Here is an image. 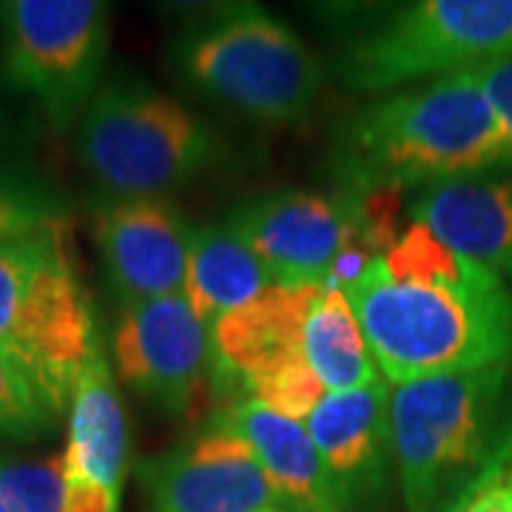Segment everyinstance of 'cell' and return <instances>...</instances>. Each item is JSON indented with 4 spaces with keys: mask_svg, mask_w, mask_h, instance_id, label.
Here are the masks:
<instances>
[{
    "mask_svg": "<svg viewBox=\"0 0 512 512\" xmlns=\"http://www.w3.org/2000/svg\"><path fill=\"white\" fill-rule=\"evenodd\" d=\"M57 416L43 402L32 379L6 353H0V436L37 439L55 427Z\"/></svg>",
    "mask_w": 512,
    "mask_h": 512,
    "instance_id": "7402d4cb",
    "label": "cell"
},
{
    "mask_svg": "<svg viewBox=\"0 0 512 512\" xmlns=\"http://www.w3.org/2000/svg\"><path fill=\"white\" fill-rule=\"evenodd\" d=\"M225 222L259 256L274 285L328 288L339 259L370 242L365 205L342 194L274 191L239 202Z\"/></svg>",
    "mask_w": 512,
    "mask_h": 512,
    "instance_id": "30bf717a",
    "label": "cell"
},
{
    "mask_svg": "<svg viewBox=\"0 0 512 512\" xmlns=\"http://www.w3.org/2000/svg\"><path fill=\"white\" fill-rule=\"evenodd\" d=\"M308 367L328 393H345L382 382L365 333L339 288H319L305 330Z\"/></svg>",
    "mask_w": 512,
    "mask_h": 512,
    "instance_id": "d6986e66",
    "label": "cell"
},
{
    "mask_svg": "<svg viewBox=\"0 0 512 512\" xmlns=\"http://www.w3.org/2000/svg\"><path fill=\"white\" fill-rule=\"evenodd\" d=\"M63 458V512H120L128 476L126 407L100 348L77 376Z\"/></svg>",
    "mask_w": 512,
    "mask_h": 512,
    "instance_id": "9a60e30c",
    "label": "cell"
},
{
    "mask_svg": "<svg viewBox=\"0 0 512 512\" xmlns=\"http://www.w3.org/2000/svg\"><path fill=\"white\" fill-rule=\"evenodd\" d=\"M120 382L165 416H185L211 376V328L185 293L120 311L111 336Z\"/></svg>",
    "mask_w": 512,
    "mask_h": 512,
    "instance_id": "8fae6325",
    "label": "cell"
},
{
    "mask_svg": "<svg viewBox=\"0 0 512 512\" xmlns=\"http://www.w3.org/2000/svg\"><path fill=\"white\" fill-rule=\"evenodd\" d=\"M146 512H265L282 507L248 444L211 419L137 467Z\"/></svg>",
    "mask_w": 512,
    "mask_h": 512,
    "instance_id": "7c38bea8",
    "label": "cell"
},
{
    "mask_svg": "<svg viewBox=\"0 0 512 512\" xmlns=\"http://www.w3.org/2000/svg\"><path fill=\"white\" fill-rule=\"evenodd\" d=\"M265 512H291V510H285V507H274V510H265Z\"/></svg>",
    "mask_w": 512,
    "mask_h": 512,
    "instance_id": "d4e9b609",
    "label": "cell"
},
{
    "mask_svg": "<svg viewBox=\"0 0 512 512\" xmlns=\"http://www.w3.org/2000/svg\"><path fill=\"white\" fill-rule=\"evenodd\" d=\"M69 225V208L32 171L0 160V245Z\"/></svg>",
    "mask_w": 512,
    "mask_h": 512,
    "instance_id": "ffe728a7",
    "label": "cell"
},
{
    "mask_svg": "<svg viewBox=\"0 0 512 512\" xmlns=\"http://www.w3.org/2000/svg\"><path fill=\"white\" fill-rule=\"evenodd\" d=\"M202 117L137 77L97 86L77 123V157L106 197H165L220 157Z\"/></svg>",
    "mask_w": 512,
    "mask_h": 512,
    "instance_id": "52a82bcc",
    "label": "cell"
},
{
    "mask_svg": "<svg viewBox=\"0 0 512 512\" xmlns=\"http://www.w3.org/2000/svg\"><path fill=\"white\" fill-rule=\"evenodd\" d=\"M407 214L512 288V168L421 191Z\"/></svg>",
    "mask_w": 512,
    "mask_h": 512,
    "instance_id": "2e32d148",
    "label": "cell"
},
{
    "mask_svg": "<svg viewBox=\"0 0 512 512\" xmlns=\"http://www.w3.org/2000/svg\"><path fill=\"white\" fill-rule=\"evenodd\" d=\"M214 421L248 444L285 510L350 512L302 421L276 416L274 410L256 402L220 407Z\"/></svg>",
    "mask_w": 512,
    "mask_h": 512,
    "instance_id": "e0dca14e",
    "label": "cell"
},
{
    "mask_svg": "<svg viewBox=\"0 0 512 512\" xmlns=\"http://www.w3.org/2000/svg\"><path fill=\"white\" fill-rule=\"evenodd\" d=\"M0 512H6V510H3V507H0Z\"/></svg>",
    "mask_w": 512,
    "mask_h": 512,
    "instance_id": "484cf974",
    "label": "cell"
},
{
    "mask_svg": "<svg viewBox=\"0 0 512 512\" xmlns=\"http://www.w3.org/2000/svg\"><path fill=\"white\" fill-rule=\"evenodd\" d=\"M493 171H507V154L476 69L373 97L339 126L330 148V174L353 202Z\"/></svg>",
    "mask_w": 512,
    "mask_h": 512,
    "instance_id": "7a4b0ae2",
    "label": "cell"
},
{
    "mask_svg": "<svg viewBox=\"0 0 512 512\" xmlns=\"http://www.w3.org/2000/svg\"><path fill=\"white\" fill-rule=\"evenodd\" d=\"M450 512H512V439Z\"/></svg>",
    "mask_w": 512,
    "mask_h": 512,
    "instance_id": "603a6c76",
    "label": "cell"
},
{
    "mask_svg": "<svg viewBox=\"0 0 512 512\" xmlns=\"http://www.w3.org/2000/svg\"><path fill=\"white\" fill-rule=\"evenodd\" d=\"M353 18L333 66L350 92L379 97L512 55V0H413Z\"/></svg>",
    "mask_w": 512,
    "mask_h": 512,
    "instance_id": "5b68a950",
    "label": "cell"
},
{
    "mask_svg": "<svg viewBox=\"0 0 512 512\" xmlns=\"http://www.w3.org/2000/svg\"><path fill=\"white\" fill-rule=\"evenodd\" d=\"M342 293L387 384L512 365V288L419 222L373 228Z\"/></svg>",
    "mask_w": 512,
    "mask_h": 512,
    "instance_id": "6da1fadb",
    "label": "cell"
},
{
    "mask_svg": "<svg viewBox=\"0 0 512 512\" xmlns=\"http://www.w3.org/2000/svg\"><path fill=\"white\" fill-rule=\"evenodd\" d=\"M69 225L0 245V353L63 416L83 367L103 348Z\"/></svg>",
    "mask_w": 512,
    "mask_h": 512,
    "instance_id": "277c9868",
    "label": "cell"
},
{
    "mask_svg": "<svg viewBox=\"0 0 512 512\" xmlns=\"http://www.w3.org/2000/svg\"><path fill=\"white\" fill-rule=\"evenodd\" d=\"M478 83L487 94V103L493 109L501 140H504V154H507V168H512V55L504 60H495L490 66H481Z\"/></svg>",
    "mask_w": 512,
    "mask_h": 512,
    "instance_id": "cb8c5ba5",
    "label": "cell"
},
{
    "mask_svg": "<svg viewBox=\"0 0 512 512\" xmlns=\"http://www.w3.org/2000/svg\"><path fill=\"white\" fill-rule=\"evenodd\" d=\"M171 57L197 92L265 126L305 120L325 86L308 43L254 3H228L194 18Z\"/></svg>",
    "mask_w": 512,
    "mask_h": 512,
    "instance_id": "8992f818",
    "label": "cell"
},
{
    "mask_svg": "<svg viewBox=\"0 0 512 512\" xmlns=\"http://www.w3.org/2000/svg\"><path fill=\"white\" fill-rule=\"evenodd\" d=\"M402 512H450L512 439V365L390 384Z\"/></svg>",
    "mask_w": 512,
    "mask_h": 512,
    "instance_id": "3957f363",
    "label": "cell"
},
{
    "mask_svg": "<svg viewBox=\"0 0 512 512\" xmlns=\"http://www.w3.org/2000/svg\"><path fill=\"white\" fill-rule=\"evenodd\" d=\"M271 285L274 279L268 268L228 222L194 228L183 293L208 328Z\"/></svg>",
    "mask_w": 512,
    "mask_h": 512,
    "instance_id": "ac0fdd59",
    "label": "cell"
},
{
    "mask_svg": "<svg viewBox=\"0 0 512 512\" xmlns=\"http://www.w3.org/2000/svg\"><path fill=\"white\" fill-rule=\"evenodd\" d=\"M316 453L350 512H390L396 464L390 439V384L328 393L305 419Z\"/></svg>",
    "mask_w": 512,
    "mask_h": 512,
    "instance_id": "5bb4252c",
    "label": "cell"
},
{
    "mask_svg": "<svg viewBox=\"0 0 512 512\" xmlns=\"http://www.w3.org/2000/svg\"><path fill=\"white\" fill-rule=\"evenodd\" d=\"M94 242L120 305L183 293L194 225L168 197H103Z\"/></svg>",
    "mask_w": 512,
    "mask_h": 512,
    "instance_id": "4fadbf2b",
    "label": "cell"
},
{
    "mask_svg": "<svg viewBox=\"0 0 512 512\" xmlns=\"http://www.w3.org/2000/svg\"><path fill=\"white\" fill-rule=\"evenodd\" d=\"M319 285H271L211 325V376L222 407L256 402L302 421L328 396L308 367L305 330Z\"/></svg>",
    "mask_w": 512,
    "mask_h": 512,
    "instance_id": "ba28073f",
    "label": "cell"
},
{
    "mask_svg": "<svg viewBox=\"0 0 512 512\" xmlns=\"http://www.w3.org/2000/svg\"><path fill=\"white\" fill-rule=\"evenodd\" d=\"M109 18V3L100 0L0 3L6 77L15 89L32 94L60 131L80 123L100 86Z\"/></svg>",
    "mask_w": 512,
    "mask_h": 512,
    "instance_id": "9c48e42d",
    "label": "cell"
},
{
    "mask_svg": "<svg viewBox=\"0 0 512 512\" xmlns=\"http://www.w3.org/2000/svg\"><path fill=\"white\" fill-rule=\"evenodd\" d=\"M0 507L6 512H63V458L29 461L0 453Z\"/></svg>",
    "mask_w": 512,
    "mask_h": 512,
    "instance_id": "44dd1931",
    "label": "cell"
}]
</instances>
